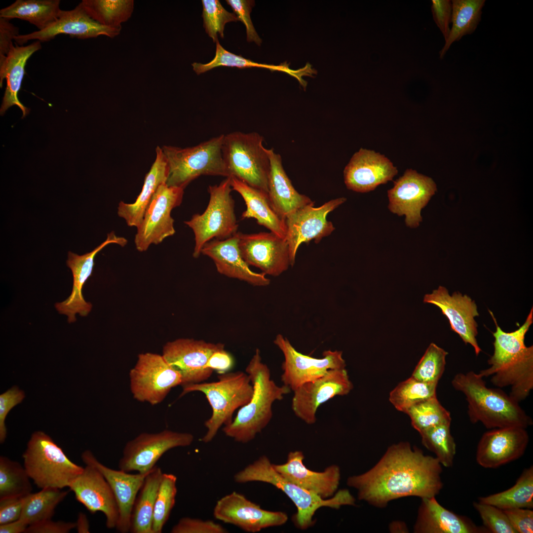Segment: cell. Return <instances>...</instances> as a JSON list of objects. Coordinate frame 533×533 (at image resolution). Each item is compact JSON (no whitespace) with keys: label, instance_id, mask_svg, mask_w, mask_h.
Wrapping results in <instances>:
<instances>
[{"label":"cell","instance_id":"cell-1","mask_svg":"<svg viewBox=\"0 0 533 533\" xmlns=\"http://www.w3.org/2000/svg\"><path fill=\"white\" fill-rule=\"evenodd\" d=\"M442 465L408 442L390 446L367 471L350 476L347 485L357 491L359 500L377 508L406 496H435L443 488Z\"/></svg>","mask_w":533,"mask_h":533},{"label":"cell","instance_id":"cell-2","mask_svg":"<svg viewBox=\"0 0 533 533\" xmlns=\"http://www.w3.org/2000/svg\"><path fill=\"white\" fill-rule=\"evenodd\" d=\"M489 311L496 326L495 331L492 332L494 352L488 361L490 367L478 374L482 378L491 376V381L495 386H510L509 395L519 403L533 388V346H527L525 343V335L533 322V307L524 323L511 332L503 331L493 312Z\"/></svg>","mask_w":533,"mask_h":533},{"label":"cell","instance_id":"cell-3","mask_svg":"<svg viewBox=\"0 0 533 533\" xmlns=\"http://www.w3.org/2000/svg\"><path fill=\"white\" fill-rule=\"evenodd\" d=\"M452 385L465 395L468 417L473 423L480 422L490 429L514 426L527 428L533 424L518 402L499 388L487 387L478 373H457Z\"/></svg>","mask_w":533,"mask_h":533},{"label":"cell","instance_id":"cell-4","mask_svg":"<svg viewBox=\"0 0 533 533\" xmlns=\"http://www.w3.org/2000/svg\"><path fill=\"white\" fill-rule=\"evenodd\" d=\"M245 371L253 384V395L250 401L240 408L232 422L223 428L227 436L242 443L253 440L267 425L272 417L273 403L281 400L291 391L287 386L278 385L271 379L270 370L262 362L258 348Z\"/></svg>","mask_w":533,"mask_h":533},{"label":"cell","instance_id":"cell-5","mask_svg":"<svg viewBox=\"0 0 533 533\" xmlns=\"http://www.w3.org/2000/svg\"><path fill=\"white\" fill-rule=\"evenodd\" d=\"M238 483L261 482L271 484L282 491L294 503L297 512L293 517L295 526L305 530L313 526V517L322 507L339 509L343 505H355V499L346 489L341 490L328 499H323L285 478L274 468L266 456H262L236 473Z\"/></svg>","mask_w":533,"mask_h":533},{"label":"cell","instance_id":"cell-6","mask_svg":"<svg viewBox=\"0 0 533 533\" xmlns=\"http://www.w3.org/2000/svg\"><path fill=\"white\" fill-rule=\"evenodd\" d=\"M218 379L216 381L184 385L180 395L181 397L191 392H201L209 403L212 415L204 422L207 431L201 439L205 443L214 438L221 427L232 422L235 411L247 404L254 393L253 384L246 373L227 372L220 374Z\"/></svg>","mask_w":533,"mask_h":533},{"label":"cell","instance_id":"cell-7","mask_svg":"<svg viewBox=\"0 0 533 533\" xmlns=\"http://www.w3.org/2000/svg\"><path fill=\"white\" fill-rule=\"evenodd\" d=\"M22 457L29 476L41 489L68 487L84 469L72 462L42 431L32 434Z\"/></svg>","mask_w":533,"mask_h":533},{"label":"cell","instance_id":"cell-8","mask_svg":"<svg viewBox=\"0 0 533 533\" xmlns=\"http://www.w3.org/2000/svg\"><path fill=\"white\" fill-rule=\"evenodd\" d=\"M263 140L257 132H230L224 135L222 152L229 177L268 194L270 162Z\"/></svg>","mask_w":533,"mask_h":533},{"label":"cell","instance_id":"cell-9","mask_svg":"<svg viewBox=\"0 0 533 533\" xmlns=\"http://www.w3.org/2000/svg\"><path fill=\"white\" fill-rule=\"evenodd\" d=\"M224 137L222 134L186 148L163 146L169 168L166 184L185 189L201 175L229 177L223 156Z\"/></svg>","mask_w":533,"mask_h":533},{"label":"cell","instance_id":"cell-10","mask_svg":"<svg viewBox=\"0 0 533 533\" xmlns=\"http://www.w3.org/2000/svg\"><path fill=\"white\" fill-rule=\"evenodd\" d=\"M232 190L229 177L226 178L218 185L209 186L210 198L205 210L184 221L194 233V258L199 257L203 247L208 241L214 239H225L237 232L238 225L234 212V201L231 195Z\"/></svg>","mask_w":533,"mask_h":533},{"label":"cell","instance_id":"cell-11","mask_svg":"<svg viewBox=\"0 0 533 533\" xmlns=\"http://www.w3.org/2000/svg\"><path fill=\"white\" fill-rule=\"evenodd\" d=\"M129 377L133 398L152 406L161 403L172 388L182 382L180 374L162 355L152 352L138 355Z\"/></svg>","mask_w":533,"mask_h":533},{"label":"cell","instance_id":"cell-12","mask_svg":"<svg viewBox=\"0 0 533 533\" xmlns=\"http://www.w3.org/2000/svg\"><path fill=\"white\" fill-rule=\"evenodd\" d=\"M193 435L168 429L156 433L143 432L128 441L118 462L119 469L145 474L150 471L166 452L191 444Z\"/></svg>","mask_w":533,"mask_h":533},{"label":"cell","instance_id":"cell-13","mask_svg":"<svg viewBox=\"0 0 533 533\" xmlns=\"http://www.w3.org/2000/svg\"><path fill=\"white\" fill-rule=\"evenodd\" d=\"M184 190L166 183L159 185L137 228L134 242L138 251H146L151 244H158L175 233L171 212L181 204Z\"/></svg>","mask_w":533,"mask_h":533},{"label":"cell","instance_id":"cell-14","mask_svg":"<svg viewBox=\"0 0 533 533\" xmlns=\"http://www.w3.org/2000/svg\"><path fill=\"white\" fill-rule=\"evenodd\" d=\"M273 343L284 358L281 381L293 391L302 384L323 376L330 370L345 368L341 351L325 350L322 358H317L298 351L281 334L276 335Z\"/></svg>","mask_w":533,"mask_h":533},{"label":"cell","instance_id":"cell-15","mask_svg":"<svg viewBox=\"0 0 533 533\" xmlns=\"http://www.w3.org/2000/svg\"><path fill=\"white\" fill-rule=\"evenodd\" d=\"M346 201L343 197L332 199L318 207L314 204L304 206L287 217L286 240L288 245L291 266L295 263L297 250L300 245L314 240L319 243L335 229L332 223L327 219L328 215Z\"/></svg>","mask_w":533,"mask_h":533},{"label":"cell","instance_id":"cell-16","mask_svg":"<svg viewBox=\"0 0 533 533\" xmlns=\"http://www.w3.org/2000/svg\"><path fill=\"white\" fill-rule=\"evenodd\" d=\"M353 388L345 368L331 369L293 391L291 408L296 417L306 424H313L321 405L335 396L347 395Z\"/></svg>","mask_w":533,"mask_h":533},{"label":"cell","instance_id":"cell-17","mask_svg":"<svg viewBox=\"0 0 533 533\" xmlns=\"http://www.w3.org/2000/svg\"><path fill=\"white\" fill-rule=\"evenodd\" d=\"M436 190V184L431 178L408 169L387 191L388 208L399 216L405 215L406 226L416 228L422 221V209Z\"/></svg>","mask_w":533,"mask_h":533},{"label":"cell","instance_id":"cell-18","mask_svg":"<svg viewBox=\"0 0 533 533\" xmlns=\"http://www.w3.org/2000/svg\"><path fill=\"white\" fill-rule=\"evenodd\" d=\"M225 348L221 343L203 340L180 338L168 342L162 349V356L181 375L182 384L202 382L213 371L206 368V363L216 351Z\"/></svg>","mask_w":533,"mask_h":533},{"label":"cell","instance_id":"cell-19","mask_svg":"<svg viewBox=\"0 0 533 533\" xmlns=\"http://www.w3.org/2000/svg\"><path fill=\"white\" fill-rule=\"evenodd\" d=\"M213 516L218 520L249 533H257L266 528L282 526L288 519L285 512L264 509L236 492L225 495L217 501Z\"/></svg>","mask_w":533,"mask_h":533},{"label":"cell","instance_id":"cell-20","mask_svg":"<svg viewBox=\"0 0 533 533\" xmlns=\"http://www.w3.org/2000/svg\"><path fill=\"white\" fill-rule=\"evenodd\" d=\"M241 256L249 266L266 275L278 276L291 266L289 249L285 238L272 232L246 234L238 232Z\"/></svg>","mask_w":533,"mask_h":533},{"label":"cell","instance_id":"cell-21","mask_svg":"<svg viewBox=\"0 0 533 533\" xmlns=\"http://www.w3.org/2000/svg\"><path fill=\"white\" fill-rule=\"evenodd\" d=\"M423 301L438 306L449 320L451 329L465 344L472 346L476 356L479 354L482 350L476 339L478 325L475 320L479 313L474 301L458 292L450 295L446 288L439 286L431 293L425 294Z\"/></svg>","mask_w":533,"mask_h":533},{"label":"cell","instance_id":"cell-22","mask_svg":"<svg viewBox=\"0 0 533 533\" xmlns=\"http://www.w3.org/2000/svg\"><path fill=\"white\" fill-rule=\"evenodd\" d=\"M529 441L526 428L507 427L485 432L478 443L476 460L486 468H496L520 458Z\"/></svg>","mask_w":533,"mask_h":533},{"label":"cell","instance_id":"cell-23","mask_svg":"<svg viewBox=\"0 0 533 533\" xmlns=\"http://www.w3.org/2000/svg\"><path fill=\"white\" fill-rule=\"evenodd\" d=\"M121 28H111L100 24L91 19L78 4L69 10H62L57 19L46 29L15 37L17 45L23 46L28 41H48L61 34L70 35L79 39L95 38L105 36L114 38L118 36Z\"/></svg>","mask_w":533,"mask_h":533},{"label":"cell","instance_id":"cell-24","mask_svg":"<svg viewBox=\"0 0 533 533\" xmlns=\"http://www.w3.org/2000/svg\"><path fill=\"white\" fill-rule=\"evenodd\" d=\"M127 243V240L125 238L116 236L112 231L108 233L105 241L90 252L82 255H78L71 251L68 252L66 263L73 274L72 291L66 300L56 303L55 306L60 313L68 316L69 323L76 321V314L85 316L91 310L92 305L84 300L82 289L83 285L91 275L95 256L108 244L114 243L123 247Z\"/></svg>","mask_w":533,"mask_h":533},{"label":"cell","instance_id":"cell-25","mask_svg":"<svg viewBox=\"0 0 533 533\" xmlns=\"http://www.w3.org/2000/svg\"><path fill=\"white\" fill-rule=\"evenodd\" d=\"M397 173V168L384 155L361 148L345 167L344 182L349 190L367 192L392 181Z\"/></svg>","mask_w":533,"mask_h":533},{"label":"cell","instance_id":"cell-26","mask_svg":"<svg viewBox=\"0 0 533 533\" xmlns=\"http://www.w3.org/2000/svg\"><path fill=\"white\" fill-rule=\"evenodd\" d=\"M68 487L90 512L104 514L108 528H116L119 517L117 505L108 482L97 469L86 465Z\"/></svg>","mask_w":533,"mask_h":533},{"label":"cell","instance_id":"cell-27","mask_svg":"<svg viewBox=\"0 0 533 533\" xmlns=\"http://www.w3.org/2000/svg\"><path fill=\"white\" fill-rule=\"evenodd\" d=\"M81 457L86 465L94 467L102 474L112 490L119 512L116 530L121 533L129 532L134 502L150 471L145 474H131L112 469L101 463L89 450L83 452Z\"/></svg>","mask_w":533,"mask_h":533},{"label":"cell","instance_id":"cell-28","mask_svg":"<svg viewBox=\"0 0 533 533\" xmlns=\"http://www.w3.org/2000/svg\"><path fill=\"white\" fill-rule=\"evenodd\" d=\"M304 458L302 451H292L288 454L285 463L273 465L285 478L321 498L333 496L337 492L341 480L340 467L333 464L322 472L314 471L305 466Z\"/></svg>","mask_w":533,"mask_h":533},{"label":"cell","instance_id":"cell-29","mask_svg":"<svg viewBox=\"0 0 533 533\" xmlns=\"http://www.w3.org/2000/svg\"><path fill=\"white\" fill-rule=\"evenodd\" d=\"M238 232L225 239H214L203 247L201 254L209 257L219 273L255 286H266L270 279L263 273L252 271L242 258L238 245Z\"/></svg>","mask_w":533,"mask_h":533},{"label":"cell","instance_id":"cell-30","mask_svg":"<svg viewBox=\"0 0 533 533\" xmlns=\"http://www.w3.org/2000/svg\"><path fill=\"white\" fill-rule=\"evenodd\" d=\"M415 533H485L468 517L445 508L435 496L421 498L414 526Z\"/></svg>","mask_w":533,"mask_h":533},{"label":"cell","instance_id":"cell-31","mask_svg":"<svg viewBox=\"0 0 533 533\" xmlns=\"http://www.w3.org/2000/svg\"><path fill=\"white\" fill-rule=\"evenodd\" d=\"M41 48V42L38 40L26 46L13 45L7 55L0 61V87H2L4 79L6 81L0 109L1 115L13 106H17L20 109L22 118L29 114L30 109L19 101L18 92L25 74V68L28 60Z\"/></svg>","mask_w":533,"mask_h":533},{"label":"cell","instance_id":"cell-32","mask_svg":"<svg viewBox=\"0 0 533 533\" xmlns=\"http://www.w3.org/2000/svg\"><path fill=\"white\" fill-rule=\"evenodd\" d=\"M267 153L270 162L268 197L276 213L285 220L295 211L314 202L294 188L283 168L280 155L275 153L273 149H267Z\"/></svg>","mask_w":533,"mask_h":533},{"label":"cell","instance_id":"cell-33","mask_svg":"<svg viewBox=\"0 0 533 533\" xmlns=\"http://www.w3.org/2000/svg\"><path fill=\"white\" fill-rule=\"evenodd\" d=\"M156 158L150 170L146 174L142 190L135 201L126 203L121 201L117 208L119 217L125 220L129 227L137 228L142 222L147 208L158 187L166 183L169 175V165L162 150L156 148Z\"/></svg>","mask_w":533,"mask_h":533},{"label":"cell","instance_id":"cell-34","mask_svg":"<svg viewBox=\"0 0 533 533\" xmlns=\"http://www.w3.org/2000/svg\"><path fill=\"white\" fill-rule=\"evenodd\" d=\"M229 178L232 190L242 196L246 204V209L241 215V219L254 218L259 225L286 239L287 230L285 220L274 210L268 194L235 177Z\"/></svg>","mask_w":533,"mask_h":533},{"label":"cell","instance_id":"cell-35","mask_svg":"<svg viewBox=\"0 0 533 533\" xmlns=\"http://www.w3.org/2000/svg\"><path fill=\"white\" fill-rule=\"evenodd\" d=\"M162 474L161 468L156 465L147 475L134 502L129 532L153 533V510Z\"/></svg>","mask_w":533,"mask_h":533},{"label":"cell","instance_id":"cell-36","mask_svg":"<svg viewBox=\"0 0 533 533\" xmlns=\"http://www.w3.org/2000/svg\"><path fill=\"white\" fill-rule=\"evenodd\" d=\"M60 3V0H17L0 9V17L25 20L41 31L57 19L62 10Z\"/></svg>","mask_w":533,"mask_h":533},{"label":"cell","instance_id":"cell-37","mask_svg":"<svg viewBox=\"0 0 533 533\" xmlns=\"http://www.w3.org/2000/svg\"><path fill=\"white\" fill-rule=\"evenodd\" d=\"M452 27L447 39L440 52L443 58L455 41L462 37L473 33L481 20L482 10L485 0H453Z\"/></svg>","mask_w":533,"mask_h":533},{"label":"cell","instance_id":"cell-38","mask_svg":"<svg viewBox=\"0 0 533 533\" xmlns=\"http://www.w3.org/2000/svg\"><path fill=\"white\" fill-rule=\"evenodd\" d=\"M478 501L502 510L533 508V467L525 468L515 484L507 490L479 498Z\"/></svg>","mask_w":533,"mask_h":533},{"label":"cell","instance_id":"cell-39","mask_svg":"<svg viewBox=\"0 0 533 533\" xmlns=\"http://www.w3.org/2000/svg\"><path fill=\"white\" fill-rule=\"evenodd\" d=\"M67 494V491L54 488L30 493L24 498L20 519L29 526L51 519L56 507Z\"/></svg>","mask_w":533,"mask_h":533},{"label":"cell","instance_id":"cell-40","mask_svg":"<svg viewBox=\"0 0 533 533\" xmlns=\"http://www.w3.org/2000/svg\"><path fill=\"white\" fill-rule=\"evenodd\" d=\"M79 4L89 16L100 24L121 28L134 10L133 0H82Z\"/></svg>","mask_w":533,"mask_h":533},{"label":"cell","instance_id":"cell-41","mask_svg":"<svg viewBox=\"0 0 533 533\" xmlns=\"http://www.w3.org/2000/svg\"><path fill=\"white\" fill-rule=\"evenodd\" d=\"M24 466L6 457H0V499L25 496L32 486Z\"/></svg>","mask_w":533,"mask_h":533},{"label":"cell","instance_id":"cell-42","mask_svg":"<svg viewBox=\"0 0 533 533\" xmlns=\"http://www.w3.org/2000/svg\"><path fill=\"white\" fill-rule=\"evenodd\" d=\"M437 384L421 381L411 377L392 390L389 401L397 411L406 413L415 404L436 396Z\"/></svg>","mask_w":533,"mask_h":533},{"label":"cell","instance_id":"cell-43","mask_svg":"<svg viewBox=\"0 0 533 533\" xmlns=\"http://www.w3.org/2000/svg\"><path fill=\"white\" fill-rule=\"evenodd\" d=\"M451 423L437 425L419 433L421 442L433 453L442 465L451 467L456 454V444L450 431Z\"/></svg>","mask_w":533,"mask_h":533},{"label":"cell","instance_id":"cell-44","mask_svg":"<svg viewBox=\"0 0 533 533\" xmlns=\"http://www.w3.org/2000/svg\"><path fill=\"white\" fill-rule=\"evenodd\" d=\"M406 414L419 433L437 425L451 423L452 420L450 412L441 404L436 396L415 404Z\"/></svg>","mask_w":533,"mask_h":533},{"label":"cell","instance_id":"cell-45","mask_svg":"<svg viewBox=\"0 0 533 533\" xmlns=\"http://www.w3.org/2000/svg\"><path fill=\"white\" fill-rule=\"evenodd\" d=\"M177 477L163 473L155 501L152 528L153 533H161L175 504L177 493Z\"/></svg>","mask_w":533,"mask_h":533},{"label":"cell","instance_id":"cell-46","mask_svg":"<svg viewBox=\"0 0 533 533\" xmlns=\"http://www.w3.org/2000/svg\"><path fill=\"white\" fill-rule=\"evenodd\" d=\"M448 352L434 343L426 349L411 377L421 381L438 383L444 373Z\"/></svg>","mask_w":533,"mask_h":533},{"label":"cell","instance_id":"cell-47","mask_svg":"<svg viewBox=\"0 0 533 533\" xmlns=\"http://www.w3.org/2000/svg\"><path fill=\"white\" fill-rule=\"evenodd\" d=\"M202 17L203 27L208 35L214 42L218 39L219 34L224 38V31L226 23L237 22L239 19L234 13L226 10L218 0H202Z\"/></svg>","mask_w":533,"mask_h":533},{"label":"cell","instance_id":"cell-48","mask_svg":"<svg viewBox=\"0 0 533 533\" xmlns=\"http://www.w3.org/2000/svg\"><path fill=\"white\" fill-rule=\"evenodd\" d=\"M216 42L215 56L212 60L206 64L194 62L191 64L193 70L197 75H200L220 66L239 68L261 67L268 69L272 71H275V66L254 62L241 55H237L226 50L220 44L219 40Z\"/></svg>","mask_w":533,"mask_h":533},{"label":"cell","instance_id":"cell-49","mask_svg":"<svg viewBox=\"0 0 533 533\" xmlns=\"http://www.w3.org/2000/svg\"><path fill=\"white\" fill-rule=\"evenodd\" d=\"M473 505L489 533H517L503 510L479 501Z\"/></svg>","mask_w":533,"mask_h":533},{"label":"cell","instance_id":"cell-50","mask_svg":"<svg viewBox=\"0 0 533 533\" xmlns=\"http://www.w3.org/2000/svg\"><path fill=\"white\" fill-rule=\"evenodd\" d=\"M171 533H226L221 525L211 520L183 517L171 530Z\"/></svg>","mask_w":533,"mask_h":533},{"label":"cell","instance_id":"cell-51","mask_svg":"<svg viewBox=\"0 0 533 533\" xmlns=\"http://www.w3.org/2000/svg\"><path fill=\"white\" fill-rule=\"evenodd\" d=\"M226 1L231 7L239 21L245 25L247 41H254L260 45L262 40L255 30L250 15L252 7L254 4V1L247 0H226Z\"/></svg>","mask_w":533,"mask_h":533},{"label":"cell","instance_id":"cell-52","mask_svg":"<svg viewBox=\"0 0 533 533\" xmlns=\"http://www.w3.org/2000/svg\"><path fill=\"white\" fill-rule=\"evenodd\" d=\"M25 398V394L14 386L0 395V442L2 443L6 437L5 425L6 417L10 410L20 403Z\"/></svg>","mask_w":533,"mask_h":533},{"label":"cell","instance_id":"cell-53","mask_svg":"<svg viewBox=\"0 0 533 533\" xmlns=\"http://www.w3.org/2000/svg\"><path fill=\"white\" fill-rule=\"evenodd\" d=\"M431 11L434 21L441 33L445 41L450 32V25L452 22V2L450 0H432Z\"/></svg>","mask_w":533,"mask_h":533},{"label":"cell","instance_id":"cell-54","mask_svg":"<svg viewBox=\"0 0 533 533\" xmlns=\"http://www.w3.org/2000/svg\"><path fill=\"white\" fill-rule=\"evenodd\" d=\"M517 533L533 532V511L528 508L503 510Z\"/></svg>","mask_w":533,"mask_h":533},{"label":"cell","instance_id":"cell-55","mask_svg":"<svg viewBox=\"0 0 533 533\" xmlns=\"http://www.w3.org/2000/svg\"><path fill=\"white\" fill-rule=\"evenodd\" d=\"M25 496H14L0 499V525L20 519Z\"/></svg>","mask_w":533,"mask_h":533},{"label":"cell","instance_id":"cell-56","mask_svg":"<svg viewBox=\"0 0 533 533\" xmlns=\"http://www.w3.org/2000/svg\"><path fill=\"white\" fill-rule=\"evenodd\" d=\"M9 19L0 17V61L8 54L13 45V40L19 34V29Z\"/></svg>","mask_w":533,"mask_h":533},{"label":"cell","instance_id":"cell-57","mask_svg":"<svg viewBox=\"0 0 533 533\" xmlns=\"http://www.w3.org/2000/svg\"><path fill=\"white\" fill-rule=\"evenodd\" d=\"M76 522L53 521L48 519L27 527L26 533H68L76 528Z\"/></svg>","mask_w":533,"mask_h":533},{"label":"cell","instance_id":"cell-58","mask_svg":"<svg viewBox=\"0 0 533 533\" xmlns=\"http://www.w3.org/2000/svg\"><path fill=\"white\" fill-rule=\"evenodd\" d=\"M233 365L232 357L225 348H223L215 351L211 355L206 363V368L223 374L228 372Z\"/></svg>","mask_w":533,"mask_h":533},{"label":"cell","instance_id":"cell-59","mask_svg":"<svg viewBox=\"0 0 533 533\" xmlns=\"http://www.w3.org/2000/svg\"><path fill=\"white\" fill-rule=\"evenodd\" d=\"M20 519L17 521L0 525V533H25L28 527Z\"/></svg>","mask_w":533,"mask_h":533},{"label":"cell","instance_id":"cell-60","mask_svg":"<svg viewBox=\"0 0 533 533\" xmlns=\"http://www.w3.org/2000/svg\"><path fill=\"white\" fill-rule=\"evenodd\" d=\"M76 524V528L78 533H87L90 532L89 521L85 514L82 512L78 514Z\"/></svg>","mask_w":533,"mask_h":533},{"label":"cell","instance_id":"cell-61","mask_svg":"<svg viewBox=\"0 0 533 533\" xmlns=\"http://www.w3.org/2000/svg\"><path fill=\"white\" fill-rule=\"evenodd\" d=\"M389 530L392 533H407V528L403 522L395 521L389 526Z\"/></svg>","mask_w":533,"mask_h":533}]
</instances>
